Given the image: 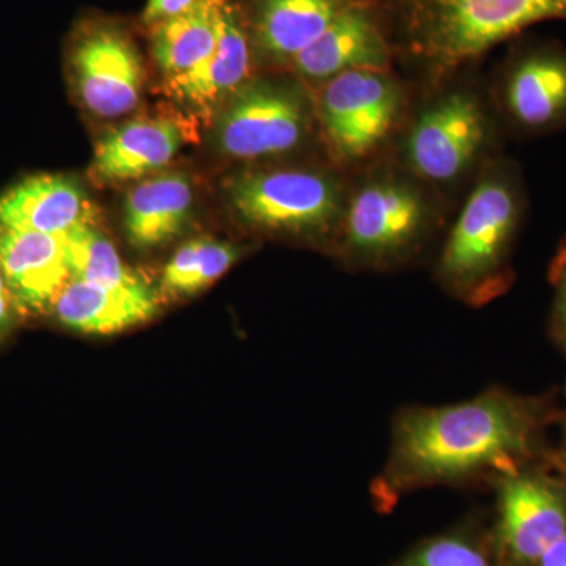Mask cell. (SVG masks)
<instances>
[{
  "label": "cell",
  "mask_w": 566,
  "mask_h": 566,
  "mask_svg": "<svg viewBox=\"0 0 566 566\" xmlns=\"http://www.w3.org/2000/svg\"><path fill=\"white\" fill-rule=\"evenodd\" d=\"M558 412L546 397L490 387L460 403L408 405L390 423V446L371 485L379 510L430 488H491L539 460L543 431Z\"/></svg>",
  "instance_id": "obj_1"
},
{
  "label": "cell",
  "mask_w": 566,
  "mask_h": 566,
  "mask_svg": "<svg viewBox=\"0 0 566 566\" xmlns=\"http://www.w3.org/2000/svg\"><path fill=\"white\" fill-rule=\"evenodd\" d=\"M524 216V193L512 167L488 169L447 237L434 277L450 296L483 307L515 281L512 253Z\"/></svg>",
  "instance_id": "obj_2"
},
{
  "label": "cell",
  "mask_w": 566,
  "mask_h": 566,
  "mask_svg": "<svg viewBox=\"0 0 566 566\" xmlns=\"http://www.w3.org/2000/svg\"><path fill=\"white\" fill-rule=\"evenodd\" d=\"M406 46L442 81L538 22L566 20V0H395Z\"/></svg>",
  "instance_id": "obj_3"
},
{
  "label": "cell",
  "mask_w": 566,
  "mask_h": 566,
  "mask_svg": "<svg viewBox=\"0 0 566 566\" xmlns=\"http://www.w3.org/2000/svg\"><path fill=\"white\" fill-rule=\"evenodd\" d=\"M431 230L430 203L416 182L379 174L346 200L335 248L352 271H389L416 260Z\"/></svg>",
  "instance_id": "obj_4"
},
{
  "label": "cell",
  "mask_w": 566,
  "mask_h": 566,
  "mask_svg": "<svg viewBox=\"0 0 566 566\" xmlns=\"http://www.w3.org/2000/svg\"><path fill=\"white\" fill-rule=\"evenodd\" d=\"M229 200L241 221L262 232L337 238L346 196L318 170H255L233 180Z\"/></svg>",
  "instance_id": "obj_5"
},
{
  "label": "cell",
  "mask_w": 566,
  "mask_h": 566,
  "mask_svg": "<svg viewBox=\"0 0 566 566\" xmlns=\"http://www.w3.org/2000/svg\"><path fill=\"white\" fill-rule=\"evenodd\" d=\"M491 490V534L505 566H534L566 535V476L546 455L499 476Z\"/></svg>",
  "instance_id": "obj_6"
},
{
  "label": "cell",
  "mask_w": 566,
  "mask_h": 566,
  "mask_svg": "<svg viewBox=\"0 0 566 566\" xmlns=\"http://www.w3.org/2000/svg\"><path fill=\"white\" fill-rule=\"evenodd\" d=\"M403 103L390 71H348L324 82L316 112L334 158L356 164L374 155L397 126Z\"/></svg>",
  "instance_id": "obj_7"
},
{
  "label": "cell",
  "mask_w": 566,
  "mask_h": 566,
  "mask_svg": "<svg viewBox=\"0 0 566 566\" xmlns=\"http://www.w3.org/2000/svg\"><path fill=\"white\" fill-rule=\"evenodd\" d=\"M307 129L303 93L274 82H245L219 118L218 142L232 158H268L293 151Z\"/></svg>",
  "instance_id": "obj_8"
},
{
  "label": "cell",
  "mask_w": 566,
  "mask_h": 566,
  "mask_svg": "<svg viewBox=\"0 0 566 566\" xmlns=\"http://www.w3.org/2000/svg\"><path fill=\"white\" fill-rule=\"evenodd\" d=\"M488 139V118L471 93H447L417 117L405 140V161L427 181L457 180Z\"/></svg>",
  "instance_id": "obj_9"
},
{
  "label": "cell",
  "mask_w": 566,
  "mask_h": 566,
  "mask_svg": "<svg viewBox=\"0 0 566 566\" xmlns=\"http://www.w3.org/2000/svg\"><path fill=\"white\" fill-rule=\"evenodd\" d=\"M71 66L81 99L93 114L120 117L140 102L144 69L139 52L117 29L82 33L71 52Z\"/></svg>",
  "instance_id": "obj_10"
},
{
  "label": "cell",
  "mask_w": 566,
  "mask_h": 566,
  "mask_svg": "<svg viewBox=\"0 0 566 566\" xmlns=\"http://www.w3.org/2000/svg\"><path fill=\"white\" fill-rule=\"evenodd\" d=\"M502 107L510 123L524 134L556 132L566 126V50L531 46L506 66Z\"/></svg>",
  "instance_id": "obj_11"
},
{
  "label": "cell",
  "mask_w": 566,
  "mask_h": 566,
  "mask_svg": "<svg viewBox=\"0 0 566 566\" xmlns=\"http://www.w3.org/2000/svg\"><path fill=\"white\" fill-rule=\"evenodd\" d=\"M289 65L312 82H327L348 71H390L392 48L378 2L371 0L345 11Z\"/></svg>",
  "instance_id": "obj_12"
},
{
  "label": "cell",
  "mask_w": 566,
  "mask_h": 566,
  "mask_svg": "<svg viewBox=\"0 0 566 566\" xmlns=\"http://www.w3.org/2000/svg\"><path fill=\"white\" fill-rule=\"evenodd\" d=\"M0 271L21 314L50 312L71 279L63 234L0 227Z\"/></svg>",
  "instance_id": "obj_13"
},
{
  "label": "cell",
  "mask_w": 566,
  "mask_h": 566,
  "mask_svg": "<svg viewBox=\"0 0 566 566\" xmlns=\"http://www.w3.org/2000/svg\"><path fill=\"white\" fill-rule=\"evenodd\" d=\"M251 36L233 0L219 13L214 50L196 69L167 77V91L197 109H211L248 82L251 73Z\"/></svg>",
  "instance_id": "obj_14"
},
{
  "label": "cell",
  "mask_w": 566,
  "mask_h": 566,
  "mask_svg": "<svg viewBox=\"0 0 566 566\" xmlns=\"http://www.w3.org/2000/svg\"><path fill=\"white\" fill-rule=\"evenodd\" d=\"M371 0H251L248 32L263 57L290 63L338 17Z\"/></svg>",
  "instance_id": "obj_15"
},
{
  "label": "cell",
  "mask_w": 566,
  "mask_h": 566,
  "mask_svg": "<svg viewBox=\"0 0 566 566\" xmlns=\"http://www.w3.org/2000/svg\"><path fill=\"white\" fill-rule=\"evenodd\" d=\"M158 296L147 283L103 286L70 279L51 312L59 323L81 334L109 335L147 323L158 314Z\"/></svg>",
  "instance_id": "obj_16"
},
{
  "label": "cell",
  "mask_w": 566,
  "mask_h": 566,
  "mask_svg": "<svg viewBox=\"0 0 566 566\" xmlns=\"http://www.w3.org/2000/svg\"><path fill=\"white\" fill-rule=\"evenodd\" d=\"M93 207L77 182L62 175L25 178L0 196V227L66 234L92 223Z\"/></svg>",
  "instance_id": "obj_17"
},
{
  "label": "cell",
  "mask_w": 566,
  "mask_h": 566,
  "mask_svg": "<svg viewBox=\"0 0 566 566\" xmlns=\"http://www.w3.org/2000/svg\"><path fill=\"white\" fill-rule=\"evenodd\" d=\"M180 126L166 118L134 120L107 134L93 158L99 181L136 180L167 166L180 150Z\"/></svg>",
  "instance_id": "obj_18"
},
{
  "label": "cell",
  "mask_w": 566,
  "mask_h": 566,
  "mask_svg": "<svg viewBox=\"0 0 566 566\" xmlns=\"http://www.w3.org/2000/svg\"><path fill=\"white\" fill-rule=\"evenodd\" d=\"M192 186L181 174H166L136 186L126 197L125 230L134 248L151 249L181 233L191 214Z\"/></svg>",
  "instance_id": "obj_19"
},
{
  "label": "cell",
  "mask_w": 566,
  "mask_h": 566,
  "mask_svg": "<svg viewBox=\"0 0 566 566\" xmlns=\"http://www.w3.org/2000/svg\"><path fill=\"white\" fill-rule=\"evenodd\" d=\"M226 0H196L177 17L153 25V57L167 77L196 69L214 50Z\"/></svg>",
  "instance_id": "obj_20"
},
{
  "label": "cell",
  "mask_w": 566,
  "mask_h": 566,
  "mask_svg": "<svg viewBox=\"0 0 566 566\" xmlns=\"http://www.w3.org/2000/svg\"><path fill=\"white\" fill-rule=\"evenodd\" d=\"M390 566H505L491 527L471 517L458 526L424 538Z\"/></svg>",
  "instance_id": "obj_21"
},
{
  "label": "cell",
  "mask_w": 566,
  "mask_h": 566,
  "mask_svg": "<svg viewBox=\"0 0 566 566\" xmlns=\"http://www.w3.org/2000/svg\"><path fill=\"white\" fill-rule=\"evenodd\" d=\"M240 256V249L212 240L181 245L164 268L161 290L169 296H191L221 279Z\"/></svg>",
  "instance_id": "obj_22"
},
{
  "label": "cell",
  "mask_w": 566,
  "mask_h": 566,
  "mask_svg": "<svg viewBox=\"0 0 566 566\" xmlns=\"http://www.w3.org/2000/svg\"><path fill=\"white\" fill-rule=\"evenodd\" d=\"M71 279L103 286H134L144 283L122 262L117 249L92 223L63 234Z\"/></svg>",
  "instance_id": "obj_23"
},
{
  "label": "cell",
  "mask_w": 566,
  "mask_h": 566,
  "mask_svg": "<svg viewBox=\"0 0 566 566\" xmlns=\"http://www.w3.org/2000/svg\"><path fill=\"white\" fill-rule=\"evenodd\" d=\"M549 279L554 289L551 334L554 342L566 353V240L560 244L551 263Z\"/></svg>",
  "instance_id": "obj_24"
},
{
  "label": "cell",
  "mask_w": 566,
  "mask_h": 566,
  "mask_svg": "<svg viewBox=\"0 0 566 566\" xmlns=\"http://www.w3.org/2000/svg\"><path fill=\"white\" fill-rule=\"evenodd\" d=\"M193 2L196 0H148L147 9L144 11V22L148 25L158 24L188 10Z\"/></svg>",
  "instance_id": "obj_25"
},
{
  "label": "cell",
  "mask_w": 566,
  "mask_h": 566,
  "mask_svg": "<svg viewBox=\"0 0 566 566\" xmlns=\"http://www.w3.org/2000/svg\"><path fill=\"white\" fill-rule=\"evenodd\" d=\"M20 314V308L14 303L9 285H7L2 271H0V340H3L11 333Z\"/></svg>",
  "instance_id": "obj_26"
},
{
  "label": "cell",
  "mask_w": 566,
  "mask_h": 566,
  "mask_svg": "<svg viewBox=\"0 0 566 566\" xmlns=\"http://www.w3.org/2000/svg\"><path fill=\"white\" fill-rule=\"evenodd\" d=\"M534 566H566V535L554 543Z\"/></svg>",
  "instance_id": "obj_27"
},
{
  "label": "cell",
  "mask_w": 566,
  "mask_h": 566,
  "mask_svg": "<svg viewBox=\"0 0 566 566\" xmlns=\"http://www.w3.org/2000/svg\"><path fill=\"white\" fill-rule=\"evenodd\" d=\"M546 457L566 476V415L564 417V428H562L560 444L554 452L546 453Z\"/></svg>",
  "instance_id": "obj_28"
}]
</instances>
